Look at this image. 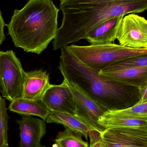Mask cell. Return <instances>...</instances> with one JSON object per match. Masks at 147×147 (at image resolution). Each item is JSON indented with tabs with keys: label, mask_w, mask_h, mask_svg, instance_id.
Masks as SVG:
<instances>
[{
	"label": "cell",
	"mask_w": 147,
	"mask_h": 147,
	"mask_svg": "<svg viewBox=\"0 0 147 147\" xmlns=\"http://www.w3.org/2000/svg\"><path fill=\"white\" fill-rule=\"evenodd\" d=\"M117 39L120 45L133 49L147 48V21L135 13L123 17Z\"/></svg>",
	"instance_id": "7"
},
{
	"label": "cell",
	"mask_w": 147,
	"mask_h": 147,
	"mask_svg": "<svg viewBox=\"0 0 147 147\" xmlns=\"http://www.w3.org/2000/svg\"><path fill=\"white\" fill-rule=\"evenodd\" d=\"M8 109L9 111L22 115L39 117L45 121L51 112L41 100L35 101L22 98L11 101Z\"/></svg>",
	"instance_id": "14"
},
{
	"label": "cell",
	"mask_w": 147,
	"mask_h": 147,
	"mask_svg": "<svg viewBox=\"0 0 147 147\" xmlns=\"http://www.w3.org/2000/svg\"><path fill=\"white\" fill-rule=\"evenodd\" d=\"M98 123L106 129L147 127V118L133 117L105 112L98 119Z\"/></svg>",
	"instance_id": "15"
},
{
	"label": "cell",
	"mask_w": 147,
	"mask_h": 147,
	"mask_svg": "<svg viewBox=\"0 0 147 147\" xmlns=\"http://www.w3.org/2000/svg\"><path fill=\"white\" fill-rule=\"evenodd\" d=\"M139 101L138 102L144 103L147 102V85L140 87Z\"/></svg>",
	"instance_id": "23"
},
{
	"label": "cell",
	"mask_w": 147,
	"mask_h": 147,
	"mask_svg": "<svg viewBox=\"0 0 147 147\" xmlns=\"http://www.w3.org/2000/svg\"><path fill=\"white\" fill-rule=\"evenodd\" d=\"M65 80L70 91L76 107L74 116L92 129L102 133L105 129L98 123V119L108 110L96 102L78 87Z\"/></svg>",
	"instance_id": "6"
},
{
	"label": "cell",
	"mask_w": 147,
	"mask_h": 147,
	"mask_svg": "<svg viewBox=\"0 0 147 147\" xmlns=\"http://www.w3.org/2000/svg\"><path fill=\"white\" fill-rule=\"evenodd\" d=\"M60 6L63 18L52 42L54 51L85 39L90 31L107 20L144 12L147 0H60Z\"/></svg>",
	"instance_id": "1"
},
{
	"label": "cell",
	"mask_w": 147,
	"mask_h": 147,
	"mask_svg": "<svg viewBox=\"0 0 147 147\" xmlns=\"http://www.w3.org/2000/svg\"><path fill=\"white\" fill-rule=\"evenodd\" d=\"M141 67H147V55L124 59L115 63L103 70Z\"/></svg>",
	"instance_id": "20"
},
{
	"label": "cell",
	"mask_w": 147,
	"mask_h": 147,
	"mask_svg": "<svg viewBox=\"0 0 147 147\" xmlns=\"http://www.w3.org/2000/svg\"><path fill=\"white\" fill-rule=\"evenodd\" d=\"M25 71L12 50L0 51V92L11 102L22 98Z\"/></svg>",
	"instance_id": "5"
},
{
	"label": "cell",
	"mask_w": 147,
	"mask_h": 147,
	"mask_svg": "<svg viewBox=\"0 0 147 147\" xmlns=\"http://www.w3.org/2000/svg\"><path fill=\"white\" fill-rule=\"evenodd\" d=\"M39 147H47L46 146H42V145H41Z\"/></svg>",
	"instance_id": "24"
},
{
	"label": "cell",
	"mask_w": 147,
	"mask_h": 147,
	"mask_svg": "<svg viewBox=\"0 0 147 147\" xmlns=\"http://www.w3.org/2000/svg\"><path fill=\"white\" fill-rule=\"evenodd\" d=\"M82 136L68 128L58 133L53 147H89L87 142L83 140Z\"/></svg>",
	"instance_id": "17"
},
{
	"label": "cell",
	"mask_w": 147,
	"mask_h": 147,
	"mask_svg": "<svg viewBox=\"0 0 147 147\" xmlns=\"http://www.w3.org/2000/svg\"><path fill=\"white\" fill-rule=\"evenodd\" d=\"M65 47L83 63L98 73L119 61L147 55V48L133 49L114 43L85 46L72 45Z\"/></svg>",
	"instance_id": "4"
},
{
	"label": "cell",
	"mask_w": 147,
	"mask_h": 147,
	"mask_svg": "<svg viewBox=\"0 0 147 147\" xmlns=\"http://www.w3.org/2000/svg\"><path fill=\"white\" fill-rule=\"evenodd\" d=\"M59 11L51 0H29L22 9H15L6 26L16 47L41 54L57 34Z\"/></svg>",
	"instance_id": "3"
},
{
	"label": "cell",
	"mask_w": 147,
	"mask_h": 147,
	"mask_svg": "<svg viewBox=\"0 0 147 147\" xmlns=\"http://www.w3.org/2000/svg\"><path fill=\"white\" fill-rule=\"evenodd\" d=\"M9 119L5 98L0 96V147H9L8 137Z\"/></svg>",
	"instance_id": "18"
},
{
	"label": "cell",
	"mask_w": 147,
	"mask_h": 147,
	"mask_svg": "<svg viewBox=\"0 0 147 147\" xmlns=\"http://www.w3.org/2000/svg\"><path fill=\"white\" fill-rule=\"evenodd\" d=\"M124 16L107 20L89 32L85 39L91 45H103L114 42L117 38L120 25Z\"/></svg>",
	"instance_id": "12"
},
{
	"label": "cell",
	"mask_w": 147,
	"mask_h": 147,
	"mask_svg": "<svg viewBox=\"0 0 147 147\" xmlns=\"http://www.w3.org/2000/svg\"><path fill=\"white\" fill-rule=\"evenodd\" d=\"M50 84L49 74L45 71L36 70L26 72L22 98L41 101Z\"/></svg>",
	"instance_id": "11"
},
{
	"label": "cell",
	"mask_w": 147,
	"mask_h": 147,
	"mask_svg": "<svg viewBox=\"0 0 147 147\" xmlns=\"http://www.w3.org/2000/svg\"><path fill=\"white\" fill-rule=\"evenodd\" d=\"M46 121L47 123L62 124L65 128L84 136L86 140H88L90 130L93 129L77 117L68 113L51 112Z\"/></svg>",
	"instance_id": "16"
},
{
	"label": "cell",
	"mask_w": 147,
	"mask_h": 147,
	"mask_svg": "<svg viewBox=\"0 0 147 147\" xmlns=\"http://www.w3.org/2000/svg\"><path fill=\"white\" fill-rule=\"evenodd\" d=\"M41 101L51 112L75 115L76 107L70 91L64 79L59 85L50 84Z\"/></svg>",
	"instance_id": "9"
},
{
	"label": "cell",
	"mask_w": 147,
	"mask_h": 147,
	"mask_svg": "<svg viewBox=\"0 0 147 147\" xmlns=\"http://www.w3.org/2000/svg\"><path fill=\"white\" fill-rule=\"evenodd\" d=\"M6 25L4 22L0 10V45H2L5 39V35L4 33V27Z\"/></svg>",
	"instance_id": "22"
},
{
	"label": "cell",
	"mask_w": 147,
	"mask_h": 147,
	"mask_svg": "<svg viewBox=\"0 0 147 147\" xmlns=\"http://www.w3.org/2000/svg\"><path fill=\"white\" fill-rule=\"evenodd\" d=\"M101 135L103 147H147V127L106 129Z\"/></svg>",
	"instance_id": "8"
},
{
	"label": "cell",
	"mask_w": 147,
	"mask_h": 147,
	"mask_svg": "<svg viewBox=\"0 0 147 147\" xmlns=\"http://www.w3.org/2000/svg\"><path fill=\"white\" fill-rule=\"evenodd\" d=\"M20 129L19 147H39L46 134V121L32 116H22L17 121Z\"/></svg>",
	"instance_id": "10"
},
{
	"label": "cell",
	"mask_w": 147,
	"mask_h": 147,
	"mask_svg": "<svg viewBox=\"0 0 147 147\" xmlns=\"http://www.w3.org/2000/svg\"><path fill=\"white\" fill-rule=\"evenodd\" d=\"M90 145L89 147H103L102 143L101 133L95 129L90 130L89 133Z\"/></svg>",
	"instance_id": "21"
},
{
	"label": "cell",
	"mask_w": 147,
	"mask_h": 147,
	"mask_svg": "<svg viewBox=\"0 0 147 147\" xmlns=\"http://www.w3.org/2000/svg\"><path fill=\"white\" fill-rule=\"evenodd\" d=\"M108 113L133 117L147 118V102H138L127 109L117 110L108 111Z\"/></svg>",
	"instance_id": "19"
},
{
	"label": "cell",
	"mask_w": 147,
	"mask_h": 147,
	"mask_svg": "<svg viewBox=\"0 0 147 147\" xmlns=\"http://www.w3.org/2000/svg\"><path fill=\"white\" fill-rule=\"evenodd\" d=\"M58 68L64 79L108 111L127 109L139 102V87L100 75L65 47L61 48Z\"/></svg>",
	"instance_id": "2"
},
{
	"label": "cell",
	"mask_w": 147,
	"mask_h": 147,
	"mask_svg": "<svg viewBox=\"0 0 147 147\" xmlns=\"http://www.w3.org/2000/svg\"><path fill=\"white\" fill-rule=\"evenodd\" d=\"M98 74L139 88L147 85V67L106 70Z\"/></svg>",
	"instance_id": "13"
}]
</instances>
